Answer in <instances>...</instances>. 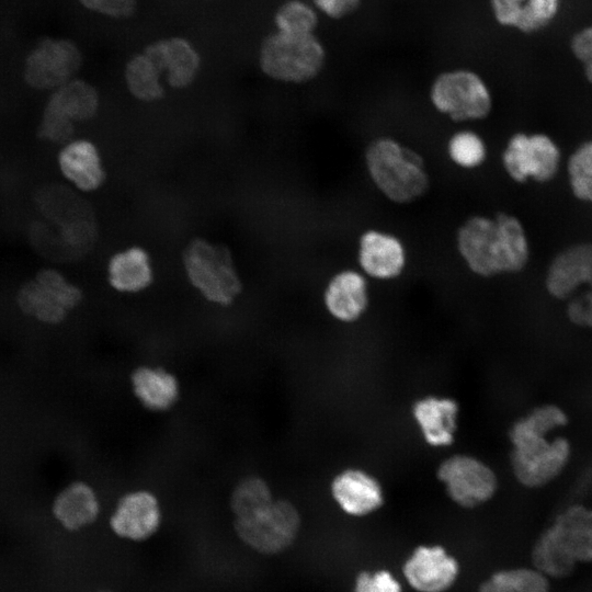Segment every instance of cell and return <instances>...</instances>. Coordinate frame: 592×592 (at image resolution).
Segmentation results:
<instances>
[{"mask_svg":"<svg viewBox=\"0 0 592 592\" xmlns=\"http://www.w3.org/2000/svg\"><path fill=\"white\" fill-rule=\"evenodd\" d=\"M323 304L337 320H357L368 305L367 282L363 274L346 269L335 273L323 292Z\"/></svg>","mask_w":592,"mask_h":592,"instance_id":"20","label":"cell"},{"mask_svg":"<svg viewBox=\"0 0 592 592\" xmlns=\"http://www.w3.org/2000/svg\"><path fill=\"white\" fill-rule=\"evenodd\" d=\"M532 561L536 570L555 579L570 576L578 563L551 525L536 539Z\"/></svg>","mask_w":592,"mask_h":592,"instance_id":"28","label":"cell"},{"mask_svg":"<svg viewBox=\"0 0 592 592\" xmlns=\"http://www.w3.org/2000/svg\"><path fill=\"white\" fill-rule=\"evenodd\" d=\"M326 49L315 34H286L275 31L260 44L259 65L270 78L287 83H305L320 75Z\"/></svg>","mask_w":592,"mask_h":592,"instance_id":"5","label":"cell"},{"mask_svg":"<svg viewBox=\"0 0 592 592\" xmlns=\"http://www.w3.org/2000/svg\"><path fill=\"white\" fill-rule=\"evenodd\" d=\"M569 183L573 195L592 203V140L582 143L568 159Z\"/></svg>","mask_w":592,"mask_h":592,"instance_id":"34","label":"cell"},{"mask_svg":"<svg viewBox=\"0 0 592 592\" xmlns=\"http://www.w3.org/2000/svg\"><path fill=\"white\" fill-rule=\"evenodd\" d=\"M435 110L452 121L482 119L492 109V96L485 80L466 68L439 73L430 87Z\"/></svg>","mask_w":592,"mask_h":592,"instance_id":"7","label":"cell"},{"mask_svg":"<svg viewBox=\"0 0 592 592\" xmlns=\"http://www.w3.org/2000/svg\"><path fill=\"white\" fill-rule=\"evenodd\" d=\"M161 71L144 52L132 56L125 66V80L130 93L143 101H155L163 95Z\"/></svg>","mask_w":592,"mask_h":592,"instance_id":"29","label":"cell"},{"mask_svg":"<svg viewBox=\"0 0 592 592\" xmlns=\"http://www.w3.org/2000/svg\"><path fill=\"white\" fill-rule=\"evenodd\" d=\"M353 592H402V588L388 570H364L356 576Z\"/></svg>","mask_w":592,"mask_h":592,"instance_id":"35","label":"cell"},{"mask_svg":"<svg viewBox=\"0 0 592 592\" xmlns=\"http://www.w3.org/2000/svg\"><path fill=\"white\" fill-rule=\"evenodd\" d=\"M478 592H550L548 578L535 568H511L492 573Z\"/></svg>","mask_w":592,"mask_h":592,"instance_id":"30","label":"cell"},{"mask_svg":"<svg viewBox=\"0 0 592 592\" xmlns=\"http://www.w3.org/2000/svg\"><path fill=\"white\" fill-rule=\"evenodd\" d=\"M582 285H592V243H576L559 252L546 275L548 293L558 299L571 297Z\"/></svg>","mask_w":592,"mask_h":592,"instance_id":"18","label":"cell"},{"mask_svg":"<svg viewBox=\"0 0 592 592\" xmlns=\"http://www.w3.org/2000/svg\"><path fill=\"white\" fill-rule=\"evenodd\" d=\"M59 167L64 175L83 191L98 189L104 180V171L93 144L87 140L71 141L60 151Z\"/></svg>","mask_w":592,"mask_h":592,"instance_id":"25","label":"cell"},{"mask_svg":"<svg viewBox=\"0 0 592 592\" xmlns=\"http://www.w3.org/2000/svg\"><path fill=\"white\" fill-rule=\"evenodd\" d=\"M107 272L111 286L121 293H138L152 281L149 257L137 247L113 255Z\"/></svg>","mask_w":592,"mask_h":592,"instance_id":"27","label":"cell"},{"mask_svg":"<svg viewBox=\"0 0 592 592\" xmlns=\"http://www.w3.org/2000/svg\"><path fill=\"white\" fill-rule=\"evenodd\" d=\"M82 299L81 291L55 270H43L18 293L21 310L45 323L62 321Z\"/></svg>","mask_w":592,"mask_h":592,"instance_id":"9","label":"cell"},{"mask_svg":"<svg viewBox=\"0 0 592 592\" xmlns=\"http://www.w3.org/2000/svg\"><path fill=\"white\" fill-rule=\"evenodd\" d=\"M402 572L418 592H445L456 581L459 565L444 547L421 545L406 559Z\"/></svg>","mask_w":592,"mask_h":592,"instance_id":"13","label":"cell"},{"mask_svg":"<svg viewBox=\"0 0 592 592\" xmlns=\"http://www.w3.org/2000/svg\"><path fill=\"white\" fill-rule=\"evenodd\" d=\"M132 388L140 403L152 411L170 409L180 394L179 382L170 372L151 366L136 368L130 378Z\"/></svg>","mask_w":592,"mask_h":592,"instance_id":"24","label":"cell"},{"mask_svg":"<svg viewBox=\"0 0 592 592\" xmlns=\"http://www.w3.org/2000/svg\"><path fill=\"white\" fill-rule=\"evenodd\" d=\"M79 2L91 12L115 20L133 16L138 4V0H79Z\"/></svg>","mask_w":592,"mask_h":592,"instance_id":"36","label":"cell"},{"mask_svg":"<svg viewBox=\"0 0 592 592\" xmlns=\"http://www.w3.org/2000/svg\"><path fill=\"white\" fill-rule=\"evenodd\" d=\"M436 476L448 497L467 509L489 501L498 488L493 470L480 459L466 454L445 458L437 467Z\"/></svg>","mask_w":592,"mask_h":592,"instance_id":"11","label":"cell"},{"mask_svg":"<svg viewBox=\"0 0 592 592\" xmlns=\"http://www.w3.org/2000/svg\"><path fill=\"white\" fill-rule=\"evenodd\" d=\"M53 513L65 528L77 531L96 520L100 513L99 499L89 485L76 481L55 498Z\"/></svg>","mask_w":592,"mask_h":592,"instance_id":"23","label":"cell"},{"mask_svg":"<svg viewBox=\"0 0 592 592\" xmlns=\"http://www.w3.org/2000/svg\"><path fill=\"white\" fill-rule=\"evenodd\" d=\"M551 526L577 562H592V509L568 506Z\"/></svg>","mask_w":592,"mask_h":592,"instance_id":"26","label":"cell"},{"mask_svg":"<svg viewBox=\"0 0 592 592\" xmlns=\"http://www.w3.org/2000/svg\"><path fill=\"white\" fill-rule=\"evenodd\" d=\"M330 492L340 509L352 516L368 515L384 504V491L380 482L360 468H345L337 474Z\"/></svg>","mask_w":592,"mask_h":592,"instance_id":"15","label":"cell"},{"mask_svg":"<svg viewBox=\"0 0 592 592\" xmlns=\"http://www.w3.org/2000/svg\"><path fill=\"white\" fill-rule=\"evenodd\" d=\"M232 525L239 539L247 546L264 555H275L294 543L299 532L300 516L289 501L273 500L246 517L234 519Z\"/></svg>","mask_w":592,"mask_h":592,"instance_id":"8","label":"cell"},{"mask_svg":"<svg viewBox=\"0 0 592 592\" xmlns=\"http://www.w3.org/2000/svg\"><path fill=\"white\" fill-rule=\"evenodd\" d=\"M570 49L582 65L587 80L592 84V24L573 34Z\"/></svg>","mask_w":592,"mask_h":592,"instance_id":"37","label":"cell"},{"mask_svg":"<svg viewBox=\"0 0 592 592\" xmlns=\"http://www.w3.org/2000/svg\"><path fill=\"white\" fill-rule=\"evenodd\" d=\"M456 246L468 269L483 277L520 272L530 259L522 223L503 212L468 217L457 229Z\"/></svg>","mask_w":592,"mask_h":592,"instance_id":"3","label":"cell"},{"mask_svg":"<svg viewBox=\"0 0 592 592\" xmlns=\"http://www.w3.org/2000/svg\"><path fill=\"white\" fill-rule=\"evenodd\" d=\"M273 501L266 481L258 476L241 479L230 496V509L235 519L246 517Z\"/></svg>","mask_w":592,"mask_h":592,"instance_id":"32","label":"cell"},{"mask_svg":"<svg viewBox=\"0 0 592 592\" xmlns=\"http://www.w3.org/2000/svg\"><path fill=\"white\" fill-rule=\"evenodd\" d=\"M95 592H112L110 590H99V591H95Z\"/></svg>","mask_w":592,"mask_h":592,"instance_id":"40","label":"cell"},{"mask_svg":"<svg viewBox=\"0 0 592 592\" xmlns=\"http://www.w3.org/2000/svg\"><path fill=\"white\" fill-rule=\"evenodd\" d=\"M567 423L568 417L560 407L544 405L512 424L510 462L521 485L543 487L563 470L570 456V443L562 436L548 440L547 434Z\"/></svg>","mask_w":592,"mask_h":592,"instance_id":"2","label":"cell"},{"mask_svg":"<svg viewBox=\"0 0 592 592\" xmlns=\"http://www.w3.org/2000/svg\"><path fill=\"white\" fill-rule=\"evenodd\" d=\"M144 53L153 60L173 88L187 87L200 71L201 56L187 38L181 36L160 38L148 44Z\"/></svg>","mask_w":592,"mask_h":592,"instance_id":"17","label":"cell"},{"mask_svg":"<svg viewBox=\"0 0 592 592\" xmlns=\"http://www.w3.org/2000/svg\"><path fill=\"white\" fill-rule=\"evenodd\" d=\"M318 23L317 9L304 0H286L274 13V25L281 33L315 34Z\"/></svg>","mask_w":592,"mask_h":592,"instance_id":"31","label":"cell"},{"mask_svg":"<svg viewBox=\"0 0 592 592\" xmlns=\"http://www.w3.org/2000/svg\"><path fill=\"white\" fill-rule=\"evenodd\" d=\"M560 158L559 147L548 135L516 133L503 150L502 163L516 182H547L558 172Z\"/></svg>","mask_w":592,"mask_h":592,"instance_id":"10","label":"cell"},{"mask_svg":"<svg viewBox=\"0 0 592 592\" xmlns=\"http://www.w3.org/2000/svg\"><path fill=\"white\" fill-rule=\"evenodd\" d=\"M160 524V504L147 490L124 494L110 517V526L118 537L135 542L151 537Z\"/></svg>","mask_w":592,"mask_h":592,"instance_id":"14","label":"cell"},{"mask_svg":"<svg viewBox=\"0 0 592 592\" xmlns=\"http://www.w3.org/2000/svg\"><path fill=\"white\" fill-rule=\"evenodd\" d=\"M34 202L38 217L30 225L29 238L42 257L68 262L91 250L96 225L86 200L65 185L47 184L37 190Z\"/></svg>","mask_w":592,"mask_h":592,"instance_id":"1","label":"cell"},{"mask_svg":"<svg viewBox=\"0 0 592 592\" xmlns=\"http://www.w3.org/2000/svg\"><path fill=\"white\" fill-rule=\"evenodd\" d=\"M494 20L521 33L540 32L557 18L561 0H489Z\"/></svg>","mask_w":592,"mask_h":592,"instance_id":"21","label":"cell"},{"mask_svg":"<svg viewBox=\"0 0 592 592\" xmlns=\"http://www.w3.org/2000/svg\"><path fill=\"white\" fill-rule=\"evenodd\" d=\"M447 153L456 166L475 169L485 162L487 147L480 135L463 129L451 135L447 141Z\"/></svg>","mask_w":592,"mask_h":592,"instance_id":"33","label":"cell"},{"mask_svg":"<svg viewBox=\"0 0 592 592\" xmlns=\"http://www.w3.org/2000/svg\"><path fill=\"white\" fill-rule=\"evenodd\" d=\"M364 160L372 182L396 204L412 203L430 187L422 156L395 138H374L365 148Z\"/></svg>","mask_w":592,"mask_h":592,"instance_id":"4","label":"cell"},{"mask_svg":"<svg viewBox=\"0 0 592 592\" xmlns=\"http://www.w3.org/2000/svg\"><path fill=\"white\" fill-rule=\"evenodd\" d=\"M567 306V317L577 326L592 328V285L576 296Z\"/></svg>","mask_w":592,"mask_h":592,"instance_id":"38","label":"cell"},{"mask_svg":"<svg viewBox=\"0 0 592 592\" xmlns=\"http://www.w3.org/2000/svg\"><path fill=\"white\" fill-rule=\"evenodd\" d=\"M357 261L361 269L377 280L398 277L406 267L407 252L392 234L369 229L358 239Z\"/></svg>","mask_w":592,"mask_h":592,"instance_id":"16","label":"cell"},{"mask_svg":"<svg viewBox=\"0 0 592 592\" xmlns=\"http://www.w3.org/2000/svg\"><path fill=\"white\" fill-rule=\"evenodd\" d=\"M411 411L428 445L445 447L453 444L459 411L456 400L426 396L415 400Z\"/></svg>","mask_w":592,"mask_h":592,"instance_id":"19","label":"cell"},{"mask_svg":"<svg viewBox=\"0 0 592 592\" xmlns=\"http://www.w3.org/2000/svg\"><path fill=\"white\" fill-rule=\"evenodd\" d=\"M183 263L189 281L208 301L227 306L240 294L241 282L226 247L195 239L185 249Z\"/></svg>","mask_w":592,"mask_h":592,"instance_id":"6","label":"cell"},{"mask_svg":"<svg viewBox=\"0 0 592 592\" xmlns=\"http://www.w3.org/2000/svg\"><path fill=\"white\" fill-rule=\"evenodd\" d=\"M99 107L96 90L88 82L72 79L49 98L44 114L57 122L75 127L76 122L92 118Z\"/></svg>","mask_w":592,"mask_h":592,"instance_id":"22","label":"cell"},{"mask_svg":"<svg viewBox=\"0 0 592 592\" xmlns=\"http://www.w3.org/2000/svg\"><path fill=\"white\" fill-rule=\"evenodd\" d=\"M82 65V54L70 39L46 37L25 60L24 79L39 90L59 88L73 79Z\"/></svg>","mask_w":592,"mask_h":592,"instance_id":"12","label":"cell"},{"mask_svg":"<svg viewBox=\"0 0 592 592\" xmlns=\"http://www.w3.org/2000/svg\"><path fill=\"white\" fill-rule=\"evenodd\" d=\"M362 0H312L314 7L333 20L343 19L355 12Z\"/></svg>","mask_w":592,"mask_h":592,"instance_id":"39","label":"cell"}]
</instances>
